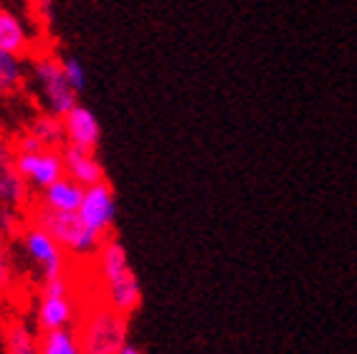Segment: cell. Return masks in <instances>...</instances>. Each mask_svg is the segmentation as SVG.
Returning <instances> with one entry per match:
<instances>
[{
    "label": "cell",
    "instance_id": "obj_1",
    "mask_svg": "<svg viewBox=\"0 0 357 354\" xmlns=\"http://www.w3.org/2000/svg\"><path fill=\"white\" fill-rule=\"evenodd\" d=\"M96 266H99L107 304L122 311L124 316H132L142 307V284H139V276L132 268L122 240L114 238V236H107L99 245V251H96Z\"/></svg>",
    "mask_w": 357,
    "mask_h": 354
},
{
    "label": "cell",
    "instance_id": "obj_2",
    "mask_svg": "<svg viewBox=\"0 0 357 354\" xmlns=\"http://www.w3.org/2000/svg\"><path fill=\"white\" fill-rule=\"evenodd\" d=\"M130 316L112 309L107 301L96 304L82 316L79 324V347L82 354H119L130 341Z\"/></svg>",
    "mask_w": 357,
    "mask_h": 354
},
{
    "label": "cell",
    "instance_id": "obj_3",
    "mask_svg": "<svg viewBox=\"0 0 357 354\" xmlns=\"http://www.w3.org/2000/svg\"><path fill=\"white\" fill-rule=\"evenodd\" d=\"M31 223L41 225L43 231L51 233L56 238V243L61 245L66 253H71V256H91V253L99 251V245L104 240L84 225V220L79 218V213L48 210L41 203L31 210Z\"/></svg>",
    "mask_w": 357,
    "mask_h": 354
},
{
    "label": "cell",
    "instance_id": "obj_4",
    "mask_svg": "<svg viewBox=\"0 0 357 354\" xmlns=\"http://www.w3.org/2000/svg\"><path fill=\"white\" fill-rule=\"evenodd\" d=\"M31 76H33L36 88H38V96H41L46 111H51L56 116H63L71 107L79 104V94L66 82V74H63L59 56L54 54L36 56L33 63H31Z\"/></svg>",
    "mask_w": 357,
    "mask_h": 354
},
{
    "label": "cell",
    "instance_id": "obj_5",
    "mask_svg": "<svg viewBox=\"0 0 357 354\" xmlns=\"http://www.w3.org/2000/svg\"><path fill=\"white\" fill-rule=\"evenodd\" d=\"M76 321V307L71 299L69 276L46 279L41 286V299L36 307V329L51 332V329H66Z\"/></svg>",
    "mask_w": 357,
    "mask_h": 354
},
{
    "label": "cell",
    "instance_id": "obj_6",
    "mask_svg": "<svg viewBox=\"0 0 357 354\" xmlns=\"http://www.w3.org/2000/svg\"><path fill=\"white\" fill-rule=\"evenodd\" d=\"M21 245L26 251L28 261L41 271L43 281L66 276V251L56 243V238L41 225L28 223L21 231Z\"/></svg>",
    "mask_w": 357,
    "mask_h": 354
},
{
    "label": "cell",
    "instance_id": "obj_7",
    "mask_svg": "<svg viewBox=\"0 0 357 354\" xmlns=\"http://www.w3.org/2000/svg\"><path fill=\"white\" fill-rule=\"evenodd\" d=\"M79 218L99 238L112 236L114 220H117V195H114V187L109 185V180L84 187V198L82 205H79Z\"/></svg>",
    "mask_w": 357,
    "mask_h": 354
},
{
    "label": "cell",
    "instance_id": "obj_8",
    "mask_svg": "<svg viewBox=\"0 0 357 354\" xmlns=\"http://www.w3.org/2000/svg\"><path fill=\"white\" fill-rule=\"evenodd\" d=\"M15 164L31 190H46L48 185L66 175L63 155L56 147H43L41 152H15Z\"/></svg>",
    "mask_w": 357,
    "mask_h": 354
},
{
    "label": "cell",
    "instance_id": "obj_9",
    "mask_svg": "<svg viewBox=\"0 0 357 354\" xmlns=\"http://www.w3.org/2000/svg\"><path fill=\"white\" fill-rule=\"evenodd\" d=\"M31 187L15 164V144L0 134V208L18 210L28 203Z\"/></svg>",
    "mask_w": 357,
    "mask_h": 354
},
{
    "label": "cell",
    "instance_id": "obj_10",
    "mask_svg": "<svg viewBox=\"0 0 357 354\" xmlns=\"http://www.w3.org/2000/svg\"><path fill=\"white\" fill-rule=\"evenodd\" d=\"M61 124L66 144H74V147H82V150L89 152L99 150V144H102V124H99V116L86 104L79 102L76 107H71L61 116Z\"/></svg>",
    "mask_w": 357,
    "mask_h": 354
},
{
    "label": "cell",
    "instance_id": "obj_11",
    "mask_svg": "<svg viewBox=\"0 0 357 354\" xmlns=\"http://www.w3.org/2000/svg\"><path fill=\"white\" fill-rule=\"evenodd\" d=\"M61 155H63L66 175L71 180H76L79 185H84V187L107 180V170H104L102 160L96 157V152L82 150V147H74V144H63Z\"/></svg>",
    "mask_w": 357,
    "mask_h": 354
},
{
    "label": "cell",
    "instance_id": "obj_12",
    "mask_svg": "<svg viewBox=\"0 0 357 354\" xmlns=\"http://www.w3.org/2000/svg\"><path fill=\"white\" fill-rule=\"evenodd\" d=\"M0 51L13 54L18 59L33 51V33L21 15L10 8H0Z\"/></svg>",
    "mask_w": 357,
    "mask_h": 354
},
{
    "label": "cell",
    "instance_id": "obj_13",
    "mask_svg": "<svg viewBox=\"0 0 357 354\" xmlns=\"http://www.w3.org/2000/svg\"><path fill=\"white\" fill-rule=\"evenodd\" d=\"M82 198H84V185L71 180L69 175L59 177L54 185H48L46 190H41L43 208L59 210V213H79Z\"/></svg>",
    "mask_w": 357,
    "mask_h": 354
},
{
    "label": "cell",
    "instance_id": "obj_14",
    "mask_svg": "<svg viewBox=\"0 0 357 354\" xmlns=\"http://www.w3.org/2000/svg\"><path fill=\"white\" fill-rule=\"evenodd\" d=\"M38 337H41L38 329L21 319H13L3 327V349L6 354H41Z\"/></svg>",
    "mask_w": 357,
    "mask_h": 354
},
{
    "label": "cell",
    "instance_id": "obj_15",
    "mask_svg": "<svg viewBox=\"0 0 357 354\" xmlns=\"http://www.w3.org/2000/svg\"><path fill=\"white\" fill-rule=\"evenodd\" d=\"M26 82V63L13 54L0 51V99H10L18 94Z\"/></svg>",
    "mask_w": 357,
    "mask_h": 354
},
{
    "label": "cell",
    "instance_id": "obj_16",
    "mask_svg": "<svg viewBox=\"0 0 357 354\" xmlns=\"http://www.w3.org/2000/svg\"><path fill=\"white\" fill-rule=\"evenodd\" d=\"M28 132H33L38 139H41L43 147H56V150H61L63 144H66V137H63V124H61V116L51 114V111H43L38 114L31 122Z\"/></svg>",
    "mask_w": 357,
    "mask_h": 354
},
{
    "label": "cell",
    "instance_id": "obj_17",
    "mask_svg": "<svg viewBox=\"0 0 357 354\" xmlns=\"http://www.w3.org/2000/svg\"><path fill=\"white\" fill-rule=\"evenodd\" d=\"M38 344H41V354H82L79 334H76L71 327L41 332Z\"/></svg>",
    "mask_w": 357,
    "mask_h": 354
},
{
    "label": "cell",
    "instance_id": "obj_18",
    "mask_svg": "<svg viewBox=\"0 0 357 354\" xmlns=\"http://www.w3.org/2000/svg\"><path fill=\"white\" fill-rule=\"evenodd\" d=\"M15 281V266H13V253L8 248L3 233H0V299L13 288Z\"/></svg>",
    "mask_w": 357,
    "mask_h": 354
},
{
    "label": "cell",
    "instance_id": "obj_19",
    "mask_svg": "<svg viewBox=\"0 0 357 354\" xmlns=\"http://www.w3.org/2000/svg\"><path fill=\"white\" fill-rule=\"evenodd\" d=\"M61 68L63 74H66V82L71 84V88H74L76 94H84L86 91V68H84V63L76 56H63Z\"/></svg>",
    "mask_w": 357,
    "mask_h": 354
},
{
    "label": "cell",
    "instance_id": "obj_20",
    "mask_svg": "<svg viewBox=\"0 0 357 354\" xmlns=\"http://www.w3.org/2000/svg\"><path fill=\"white\" fill-rule=\"evenodd\" d=\"M31 6H33V13L36 18L43 23V28H48L54 23V10H56V0H31Z\"/></svg>",
    "mask_w": 357,
    "mask_h": 354
},
{
    "label": "cell",
    "instance_id": "obj_21",
    "mask_svg": "<svg viewBox=\"0 0 357 354\" xmlns=\"http://www.w3.org/2000/svg\"><path fill=\"white\" fill-rule=\"evenodd\" d=\"M15 152H41L43 150V144H41V139L33 134V132H23V134H18L15 137Z\"/></svg>",
    "mask_w": 357,
    "mask_h": 354
},
{
    "label": "cell",
    "instance_id": "obj_22",
    "mask_svg": "<svg viewBox=\"0 0 357 354\" xmlns=\"http://www.w3.org/2000/svg\"><path fill=\"white\" fill-rule=\"evenodd\" d=\"M15 228H18V218H15V210L0 208V233H13Z\"/></svg>",
    "mask_w": 357,
    "mask_h": 354
},
{
    "label": "cell",
    "instance_id": "obj_23",
    "mask_svg": "<svg viewBox=\"0 0 357 354\" xmlns=\"http://www.w3.org/2000/svg\"><path fill=\"white\" fill-rule=\"evenodd\" d=\"M119 354H144L142 349L137 347V344H132V341H127L122 349H119Z\"/></svg>",
    "mask_w": 357,
    "mask_h": 354
}]
</instances>
